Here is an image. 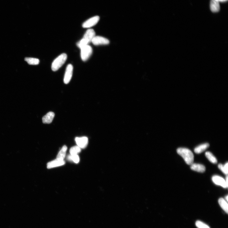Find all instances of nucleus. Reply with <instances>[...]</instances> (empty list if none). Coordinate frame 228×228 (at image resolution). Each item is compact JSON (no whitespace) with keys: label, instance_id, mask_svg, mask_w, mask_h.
Masks as SVG:
<instances>
[{"label":"nucleus","instance_id":"nucleus-11","mask_svg":"<svg viewBox=\"0 0 228 228\" xmlns=\"http://www.w3.org/2000/svg\"><path fill=\"white\" fill-rule=\"evenodd\" d=\"M190 168L193 170L201 173L205 172L206 170L205 166L198 163H193L191 165Z\"/></svg>","mask_w":228,"mask_h":228},{"label":"nucleus","instance_id":"nucleus-6","mask_svg":"<svg viewBox=\"0 0 228 228\" xmlns=\"http://www.w3.org/2000/svg\"><path fill=\"white\" fill-rule=\"evenodd\" d=\"M92 42L95 45H107L109 43V40L103 37L95 36L93 39Z\"/></svg>","mask_w":228,"mask_h":228},{"label":"nucleus","instance_id":"nucleus-25","mask_svg":"<svg viewBox=\"0 0 228 228\" xmlns=\"http://www.w3.org/2000/svg\"><path fill=\"white\" fill-rule=\"evenodd\" d=\"M228 177L227 175L226 178V182L227 184V186L228 187Z\"/></svg>","mask_w":228,"mask_h":228},{"label":"nucleus","instance_id":"nucleus-8","mask_svg":"<svg viewBox=\"0 0 228 228\" xmlns=\"http://www.w3.org/2000/svg\"><path fill=\"white\" fill-rule=\"evenodd\" d=\"M213 182L218 185L224 188L227 187L226 181L223 177L218 176L215 175L212 177Z\"/></svg>","mask_w":228,"mask_h":228},{"label":"nucleus","instance_id":"nucleus-19","mask_svg":"<svg viewBox=\"0 0 228 228\" xmlns=\"http://www.w3.org/2000/svg\"><path fill=\"white\" fill-rule=\"evenodd\" d=\"M68 160L70 161H73L74 163H78L79 162L80 158L78 155H68L67 157Z\"/></svg>","mask_w":228,"mask_h":228},{"label":"nucleus","instance_id":"nucleus-21","mask_svg":"<svg viewBox=\"0 0 228 228\" xmlns=\"http://www.w3.org/2000/svg\"><path fill=\"white\" fill-rule=\"evenodd\" d=\"M219 168L222 171V172L227 175L228 173V163H227L224 166L222 164H219L218 165Z\"/></svg>","mask_w":228,"mask_h":228},{"label":"nucleus","instance_id":"nucleus-26","mask_svg":"<svg viewBox=\"0 0 228 228\" xmlns=\"http://www.w3.org/2000/svg\"><path fill=\"white\" fill-rule=\"evenodd\" d=\"M228 196L227 195V196L225 197V199H226L227 202H228Z\"/></svg>","mask_w":228,"mask_h":228},{"label":"nucleus","instance_id":"nucleus-5","mask_svg":"<svg viewBox=\"0 0 228 228\" xmlns=\"http://www.w3.org/2000/svg\"><path fill=\"white\" fill-rule=\"evenodd\" d=\"M73 69V66L71 64L69 65L67 67L64 78V82L66 84H67L69 83L71 79Z\"/></svg>","mask_w":228,"mask_h":228},{"label":"nucleus","instance_id":"nucleus-7","mask_svg":"<svg viewBox=\"0 0 228 228\" xmlns=\"http://www.w3.org/2000/svg\"><path fill=\"white\" fill-rule=\"evenodd\" d=\"M75 140L77 145L80 148H85L88 144V139L86 137H76Z\"/></svg>","mask_w":228,"mask_h":228},{"label":"nucleus","instance_id":"nucleus-10","mask_svg":"<svg viewBox=\"0 0 228 228\" xmlns=\"http://www.w3.org/2000/svg\"><path fill=\"white\" fill-rule=\"evenodd\" d=\"M95 36V33L93 29H88L85 33L83 38L86 39L89 43L92 42L93 39Z\"/></svg>","mask_w":228,"mask_h":228},{"label":"nucleus","instance_id":"nucleus-18","mask_svg":"<svg viewBox=\"0 0 228 228\" xmlns=\"http://www.w3.org/2000/svg\"><path fill=\"white\" fill-rule=\"evenodd\" d=\"M25 61L27 62L28 64L31 65H38L40 62L38 59L30 58H26Z\"/></svg>","mask_w":228,"mask_h":228},{"label":"nucleus","instance_id":"nucleus-23","mask_svg":"<svg viewBox=\"0 0 228 228\" xmlns=\"http://www.w3.org/2000/svg\"><path fill=\"white\" fill-rule=\"evenodd\" d=\"M196 226L198 228H210L207 225L201 221H197L196 223Z\"/></svg>","mask_w":228,"mask_h":228},{"label":"nucleus","instance_id":"nucleus-2","mask_svg":"<svg viewBox=\"0 0 228 228\" xmlns=\"http://www.w3.org/2000/svg\"><path fill=\"white\" fill-rule=\"evenodd\" d=\"M67 58V56L65 53H62L53 62L52 69L53 71H56L59 69L65 63Z\"/></svg>","mask_w":228,"mask_h":228},{"label":"nucleus","instance_id":"nucleus-4","mask_svg":"<svg viewBox=\"0 0 228 228\" xmlns=\"http://www.w3.org/2000/svg\"><path fill=\"white\" fill-rule=\"evenodd\" d=\"M100 17L97 16L90 18L83 23L82 26L84 28H89L95 25L99 21Z\"/></svg>","mask_w":228,"mask_h":228},{"label":"nucleus","instance_id":"nucleus-14","mask_svg":"<svg viewBox=\"0 0 228 228\" xmlns=\"http://www.w3.org/2000/svg\"><path fill=\"white\" fill-rule=\"evenodd\" d=\"M209 146V143H204L197 146L194 149V152L197 154L202 153L206 150Z\"/></svg>","mask_w":228,"mask_h":228},{"label":"nucleus","instance_id":"nucleus-22","mask_svg":"<svg viewBox=\"0 0 228 228\" xmlns=\"http://www.w3.org/2000/svg\"><path fill=\"white\" fill-rule=\"evenodd\" d=\"M89 43V42L86 39L83 38L80 41L77 43V45L80 49L83 47L88 45Z\"/></svg>","mask_w":228,"mask_h":228},{"label":"nucleus","instance_id":"nucleus-12","mask_svg":"<svg viewBox=\"0 0 228 228\" xmlns=\"http://www.w3.org/2000/svg\"><path fill=\"white\" fill-rule=\"evenodd\" d=\"M55 113L52 112H50L43 117L42 118L43 122L44 124L51 123L54 118Z\"/></svg>","mask_w":228,"mask_h":228},{"label":"nucleus","instance_id":"nucleus-3","mask_svg":"<svg viewBox=\"0 0 228 228\" xmlns=\"http://www.w3.org/2000/svg\"><path fill=\"white\" fill-rule=\"evenodd\" d=\"M80 49L82 59L83 61H86L92 54V49L91 46L88 45L83 47Z\"/></svg>","mask_w":228,"mask_h":228},{"label":"nucleus","instance_id":"nucleus-1","mask_svg":"<svg viewBox=\"0 0 228 228\" xmlns=\"http://www.w3.org/2000/svg\"><path fill=\"white\" fill-rule=\"evenodd\" d=\"M177 152L183 157L187 165H191L193 163L194 156L190 150L186 148H179L177 150Z\"/></svg>","mask_w":228,"mask_h":228},{"label":"nucleus","instance_id":"nucleus-24","mask_svg":"<svg viewBox=\"0 0 228 228\" xmlns=\"http://www.w3.org/2000/svg\"><path fill=\"white\" fill-rule=\"evenodd\" d=\"M216 1L219 2H224L227 1V0H216Z\"/></svg>","mask_w":228,"mask_h":228},{"label":"nucleus","instance_id":"nucleus-9","mask_svg":"<svg viewBox=\"0 0 228 228\" xmlns=\"http://www.w3.org/2000/svg\"><path fill=\"white\" fill-rule=\"evenodd\" d=\"M65 163L64 160L56 159L48 163L47 164V168L48 169H52L53 168L64 165Z\"/></svg>","mask_w":228,"mask_h":228},{"label":"nucleus","instance_id":"nucleus-16","mask_svg":"<svg viewBox=\"0 0 228 228\" xmlns=\"http://www.w3.org/2000/svg\"><path fill=\"white\" fill-rule=\"evenodd\" d=\"M218 202L221 207L226 213L228 214V205L226 201L222 198H221L219 199Z\"/></svg>","mask_w":228,"mask_h":228},{"label":"nucleus","instance_id":"nucleus-20","mask_svg":"<svg viewBox=\"0 0 228 228\" xmlns=\"http://www.w3.org/2000/svg\"><path fill=\"white\" fill-rule=\"evenodd\" d=\"M81 148L78 146H73L70 150V153L71 155H78L81 152Z\"/></svg>","mask_w":228,"mask_h":228},{"label":"nucleus","instance_id":"nucleus-13","mask_svg":"<svg viewBox=\"0 0 228 228\" xmlns=\"http://www.w3.org/2000/svg\"><path fill=\"white\" fill-rule=\"evenodd\" d=\"M210 9L213 12H217L220 10L219 2L216 0H211L210 3Z\"/></svg>","mask_w":228,"mask_h":228},{"label":"nucleus","instance_id":"nucleus-15","mask_svg":"<svg viewBox=\"0 0 228 228\" xmlns=\"http://www.w3.org/2000/svg\"><path fill=\"white\" fill-rule=\"evenodd\" d=\"M67 150V147L65 145L64 146L57 155L56 159L63 160L65 158Z\"/></svg>","mask_w":228,"mask_h":228},{"label":"nucleus","instance_id":"nucleus-17","mask_svg":"<svg viewBox=\"0 0 228 228\" xmlns=\"http://www.w3.org/2000/svg\"><path fill=\"white\" fill-rule=\"evenodd\" d=\"M205 156L210 161L214 164H216L217 163V160L216 157L210 152H208L205 153Z\"/></svg>","mask_w":228,"mask_h":228}]
</instances>
